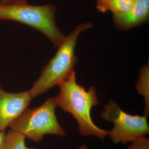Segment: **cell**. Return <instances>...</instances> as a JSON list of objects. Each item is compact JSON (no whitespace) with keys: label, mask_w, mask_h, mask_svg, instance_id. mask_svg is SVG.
Listing matches in <instances>:
<instances>
[{"label":"cell","mask_w":149,"mask_h":149,"mask_svg":"<svg viewBox=\"0 0 149 149\" xmlns=\"http://www.w3.org/2000/svg\"><path fill=\"white\" fill-rule=\"evenodd\" d=\"M6 135L5 131H0V149H6Z\"/></svg>","instance_id":"7c38bea8"},{"label":"cell","mask_w":149,"mask_h":149,"mask_svg":"<svg viewBox=\"0 0 149 149\" xmlns=\"http://www.w3.org/2000/svg\"><path fill=\"white\" fill-rule=\"evenodd\" d=\"M26 1V0H1L0 5H6L10 4L23 2Z\"/></svg>","instance_id":"4fadbf2b"},{"label":"cell","mask_w":149,"mask_h":149,"mask_svg":"<svg viewBox=\"0 0 149 149\" xmlns=\"http://www.w3.org/2000/svg\"><path fill=\"white\" fill-rule=\"evenodd\" d=\"M149 16V0H136L127 11L113 15V21L118 28L128 29L146 22Z\"/></svg>","instance_id":"52a82bcc"},{"label":"cell","mask_w":149,"mask_h":149,"mask_svg":"<svg viewBox=\"0 0 149 149\" xmlns=\"http://www.w3.org/2000/svg\"><path fill=\"white\" fill-rule=\"evenodd\" d=\"M137 92L145 100V116L148 117L149 113V63L142 67L140 70L139 80L136 83Z\"/></svg>","instance_id":"9c48e42d"},{"label":"cell","mask_w":149,"mask_h":149,"mask_svg":"<svg viewBox=\"0 0 149 149\" xmlns=\"http://www.w3.org/2000/svg\"><path fill=\"white\" fill-rule=\"evenodd\" d=\"M130 143L126 149H149V139L146 136L139 137Z\"/></svg>","instance_id":"8fae6325"},{"label":"cell","mask_w":149,"mask_h":149,"mask_svg":"<svg viewBox=\"0 0 149 149\" xmlns=\"http://www.w3.org/2000/svg\"><path fill=\"white\" fill-rule=\"evenodd\" d=\"M88 147L86 144H83L82 146H80L77 149H88Z\"/></svg>","instance_id":"5bb4252c"},{"label":"cell","mask_w":149,"mask_h":149,"mask_svg":"<svg viewBox=\"0 0 149 149\" xmlns=\"http://www.w3.org/2000/svg\"><path fill=\"white\" fill-rule=\"evenodd\" d=\"M134 0H97V8L100 12L110 11L113 15L125 12L132 7Z\"/></svg>","instance_id":"ba28073f"},{"label":"cell","mask_w":149,"mask_h":149,"mask_svg":"<svg viewBox=\"0 0 149 149\" xmlns=\"http://www.w3.org/2000/svg\"><path fill=\"white\" fill-rule=\"evenodd\" d=\"M58 85L60 91L55 98L56 106L77 120L81 135L95 136L103 141L108 136L109 131L98 127L91 117L92 108L99 104L95 88L92 86L86 90L77 84L74 70Z\"/></svg>","instance_id":"6da1fadb"},{"label":"cell","mask_w":149,"mask_h":149,"mask_svg":"<svg viewBox=\"0 0 149 149\" xmlns=\"http://www.w3.org/2000/svg\"><path fill=\"white\" fill-rule=\"evenodd\" d=\"M134 1H136V0H134Z\"/></svg>","instance_id":"9a60e30c"},{"label":"cell","mask_w":149,"mask_h":149,"mask_svg":"<svg viewBox=\"0 0 149 149\" xmlns=\"http://www.w3.org/2000/svg\"><path fill=\"white\" fill-rule=\"evenodd\" d=\"M26 138L21 133L11 130L6 135V149H40L28 148L26 146Z\"/></svg>","instance_id":"30bf717a"},{"label":"cell","mask_w":149,"mask_h":149,"mask_svg":"<svg viewBox=\"0 0 149 149\" xmlns=\"http://www.w3.org/2000/svg\"><path fill=\"white\" fill-rule=\"evenodd\" d=\"M92 27L91 23H83L65 37L55 55L43 68L40 77L29 90L32 99L58 85L74 71L77 61L74 53L77 39L82 32Z\"/></svg>","instance_id":"7a4b0ae2"},{"label":"cell","mask_w":149,"mask_h":149,"mask_svg":"<svg viewBox=\"0 0 149 149\" xmlns=\"http://www.w3.org/2000/svg\"><path fill=\"white\" fill-rule=\"evenodd\" d=\"M32 99L29 91L7 93L0 86V131H5L27 108Z\"/></svg>","instance_id":"8992f818"},{"label":"cell","mask_w":149,"mask_h":149,"mask_svg":"<svg viewBox=\"0 0 149 149\" xmlns=\"http://www.w3.org/2000/svg\"><path fill=\"white\" fill-rule=\"evenodd\" d=\"M55 7L51 4L42 6L23 2L0 5V20L18 22L39 30L58 47L65 36L58 29L55 21Z\"/></svg>","instance_id":"3957f363"},{"label":"cell","mask_w":149,"mask_h":149,"mask_svg":"<svg viewBox=\"0 0 149 149\" xmlns=\"http://www.w3.org/2000/svg\"><path fill=\"white\" fill-rule=\"evenodd\" d=\"M101 117L114 124L108 136L112 143L116 145H125L149 134L147 116L126 113L114 101L111 100L105 106Z\"/></svg>","instance_id":"5b68a950"},{"label":"cell","mask_w":149,"mask_h":149,"mask_svg":"<svg viewBox=\"0 0 149 149\" xmlns=\"http://www.w3.org/2000/svg\"><path fill=\"white\" fill-rule=\"evenodd\" d=\"M55 98L52 97L40 106L27 108L10 125L11 130L38 143L47 134L64 136L65 132L56 115Z\"/></svg>","instance_id":"277c9868"}]
</instances>
